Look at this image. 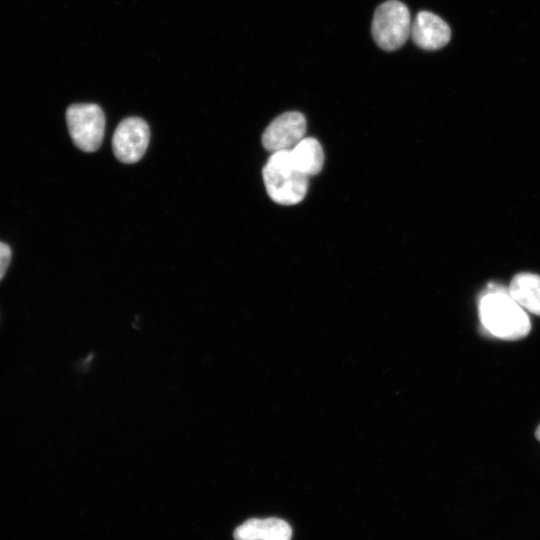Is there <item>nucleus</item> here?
<instances>
[{"instance_id":"obj_9","label":"nucleus","mask_w":540,"mask_h":540,"mask_svg":"<svg viewBox=\"0 0 540 540\" xmlns=\"http://www.w3.org/2000/svg\"><path fill=\"white\" fill-rule=\"evenodd\" d=\"M508 289L509 295L522 308L540 315V276L533 273L515 275Z\"/></svg>"},{"instance_id":"obj_12","label":"nucleus","mask_w":540,"mask_h":540,"mask_svg":"<svg viewBox=\"0 0 540 540\" xmlns=\"http://www.w3.org/2000/svg\"><path fill=\"white\" fill-rule=\"evenodd\" d=\"M535 435H536V438L540 441V425L538 426Z\"/></svg>"},{"instance_id":"obj_10","label":"nucleus","mask_w":540,"mask_h":540,"mask_svg":"<svg viewBox=\"0 0 540 540\" xmlns=\"http://www.w3.org/2000/svg\"><path fill=\"white\" fill-rule=\"evenodd\" d=\"M290 154L294 166L307 177L318 174L323 167V149L315 138H303L290 149Z\"/></svg>"},{"instance_id":"obj_1","label":"nucleus","mask_w":540,"mask_h":540,"mask_svg":"<svg viewBox=\"0 0 540 540\" xmlns=\"http://www.w3.org/2000/svg\"><path fill=\"white\" fill-rule=\"evenodd\" d=\"M488 291L478 305L482 327L492 336L503 340L525 337L531 328L523 308L509 295L508 289L488 284Z\"/></svg>"},{"instance_id":"obj_6","label":"nucleus","mask_w":540,"mask_h":540,"mask_svg":"<svg viewBox=\"0 0 540 540\" xmlns=\"http://www.w3.org/2000/svg\"><path fill=\"white\" fill-rule=\"evenodd\" d=\"M306 132V119L297 111L285 112L276 117L262 135L264 148L271 152L292 149Z\"/></svg>"},{"instance_id":"obj_4","label":"nucleus","mask_w":540,"mask_h":540,"mask_svg":"<svg viewBox=\"0 0 540 540\" xmlns=\"http://www.w3.org/2000/svg\"><path fill=\"white\" fill-rule=\"evenodd\" d=\"M69 134L80 150L96 151L102 143L105 131V116L102 109L91 103L71 105L66 111Z\"/></svg>"},{"instance_id":"obj_8","label":"nucleus","mask_w":540,"mask_h":540,"mask_svg":"<svg viewBox=\"0 0 540 540\" xmlns=\"http://www.w3.org/2000/svg\"><path fill=\"white\" fill-rule=\"evenodd\" d=\"M233 536L235 540H290L292 529L279 518H252L239 525Z\"/></svg>"},{"instance_id":"obj_5","label":"nucleus","mask_w":540,"mask_h":540,"mask_svg":"<svg viewBox=\"0 0 540 540\" xmlns=\"http://www.w3.org/2000/svg\"><path fill=\"white\" fill-rule=\"evenodd\" d=\"M150 130L147 123L139 117L123 119L112 137L115 157L126 164L139 161L148 147Z\"/></svg>"},{"instance_id":"obj_7","label":"nucleus","mask_w":540,"mask_h":540,"mask_svg":"<svg viewBox=\"0 0 540 540\" xmlns=\"http://www.w3.org/2000/svg\"><path fill=\"white\" fill-rule=\"evenodd\" d=\"M410 36L424 50L443 48L451 38V29L438 15L420 11L412 21Z\"/></svg>"},{"instance_id":"obj_3","label":"nucleus","mask_w":540,"mask_h":540,"mask_svg":"<svg viewBox=\"0 0 540 540\" xmlns=\"http://www.w3.org/2000/svg\"><path fill=\"white\" fill-rule=\"evenodd\" d=\"M411 25L407 6L398 0H388L377 7L371 30L380 48L394 51L403 46L409 38Z\"/></svg>"},{"instance_id":"obj_2","label":"nucleus","mask_w":540,"mask_h":540,"mask_svg":"<svg viewBox=\"0 0 540 540\" xmlns=\"http://www.w3.org/2000/svg\"><path fill=\"white\" fill-rule=\"evenodd\" d=\"M262 175L269 197L278 204H297L307 193L308 177L294 166L290 149L273 152Z\"/></svg>"},{"instance_id":"obj_11","label":"nucleus","mask_w":540,"mask_h":540,"mask_svg":"<svg viewBox=\"0 0 540 540\" xmlns=\"http://www.w3.org/2000/svg\"><path fill=\"white\" fill-rule=\"evenodd\" d=\"M11 260V249L10 247L0 242V281L4 277L6 270L9 266Z\"/></svg>"}]
</instances>
